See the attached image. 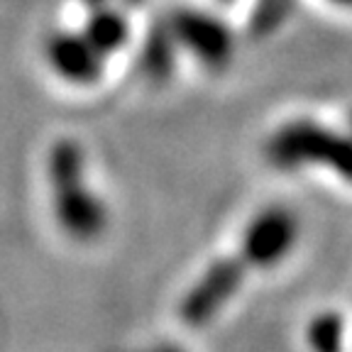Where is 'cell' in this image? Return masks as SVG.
I'll return each mask as SVG.
<instances>
[{
	"label": "cell",
	"mask_w": 352,
	"mask_h": 352,
	"mask_svg": "<svg viewBox=\"0 0 352 352\" xmlns=\"http://www.w3.org/2000/svg\"><path fill=\"white\" fill-rule=\"evenodd\" d=\"M330 6H338V8H345V10H352V0H328Z\"/></svg>",
	"instance_id": "12"
},
{
	"label": "cell",
	"mask_w": 352,
	"mask_h": 352,
	"mask_svg": "<svg viewBox=\"0 0 352 352\" xmlns=\"http://www.w3.org/2000/svg\"><path fill=\"white\" fill-rule=\"evenodd\" d=\"M301 226L294 210L286 206H267L250 218L242 230L240 257L250 270H272L284 262L296 248Z\"/></svg>",
	"instance_id": "4"
},
{
	"label": "cell",
	"mask_w": 352,
	"mask_h": 352,
	"mask_svg": "<svg viewBox=\"0 0 352 352\" xmlns=\"http://www.w3.org/2000/svg\"><path fill=\"white\" fill-rule=\"evenodd\" d=\"M248 270L250 267L240 254L215 259L179 303V316L184 323L191 328L208 325L242 289Z\"/></svg>",
	"instance_id": "5"
},
{
	"label": "cell",
	"mask_w": 352,
	"mask_h": 352,
	"mask_svg": "<svg viewBox=\"0 0 352 352\" xmlns=\"http://www.w3.org/2000/svg\"><path fill=\"white\" fill-rule=\"evenodd\" d=\"M292 10L294 0H257L250 15V34L259 39L272 34L284 25Z\"/></svg>",
	"instance_id": "10"
},
{
	"label": "cell",
	"mask_w": 352,
	"mask_h": 352,
	"mask_svg": "<svg viewBox=\"0 0 352 352\" xmlns=\"http://www.w3.org/2000/svg\"><path fill=\"white\" fill-rule=\"evenodd\" d=\"M176 47L208 72H223L235 56V34L218 15L201 8H179L166 20Z\"/></svg>",
	"instance_id": "3"
},
{
	"label": "cell",
	"mask_w": 352,
	"mask_h": 352,
	"mask_svg": "<svg viewBox=\"0 0 352 352\" xmlns=\"http://www.w3.org/2000/svg\"><path fill=\"white\" fill-rule=\"evenodd\" d=\"M113 0H81V6L86 8V12H91V10H98V8H103V6H110Z\"/></svg>",
	"instance_id": "11"
},
{
	"label": "cell",
	"mask_w": 352,
	"mask_h": 352,
	"mask_svg": "<svg viewBox=\"0 0 352 352\" xmlns=\"http://www.w3.org/2000/svg\"><path fill=\"white\" fill-rule=\"evenodd\" d=\"M47 182L56 226L74 242H96L108 228V206L86 182V154L72 138L56 140L47 154Z\"/></svg>",
	"instance_id": "1"
},
{
	"label": "cell",
	"mask_w": 352,
	"mask_h": 352,
	"mask_svg": "<svg viewBox=\"0 0 352 352\" xmlns=\"http://www.w3.org/2000/svg\"><path fill=\"white\" fill-rule=\"evenodd\" d=\"M152 352H184L182 347H176V345H160V347H154Z\"/></svg>",
	"instance_id": "13"
},
{
	"label": "cell",
	"mask_w": 352,
	"mask_h": 352,
	"mask_svg": "<svg viewBox=\"0 0 352 352\" xmlns=\"http://www.w3.org/2000/svg\"><path fill=\"white\" fill-rule=\"evenodd\" d=\"M81 32L105 59L122 52L132 39L130 20H127L125 12L113 6H103L98 10L88 12Z\"/></svg>",
	"instance_id": "7"
},
{
	"label": "cell",
	"mask_w": 352,
	"mask_h": 352,
	"mask_svg": "<svg viewBox=\"0 0 352 352\" xmlns=\"http://www.w3.org/2000/svg\"><path fill=\"white\" fill-rule=\"evenodd\" d=\"M264 152L270 164L281 171L318 166L352 184V120L350 132H340L318 120L296 118L272 132Z\"/></svg>",
	"instance_id": "2"
},
{
	"label": "cell",
	"mask_w": 352,
	"mask_h": 352,
	"mask_svg": "<svg viewBox=\"0 0 352 352\" xmlns=\"http://www.w3.org/2000/svg\"><path fill=\"white\" fill-rule=\"evenodd\" d=\"M44 59L59 81L76 88H88L103 78L105 56L88 42L81 30L52 32L44 44Z\"/></svg>",
	"instance_id": "6"
},
{
	"label": "cell",
	"mask_w": 352,
	"mask_h": 352,
	"mask_svg": "<svg viewBox=\"0 0 352 352\" xmlns=\"http://www.w3.org/2000/svg\"><path fill=\"white\" fill-rule=\"evenodd\" d=\"M347 325L338 311H323L306 325V345L311 352H342Z\"/></svg>",
	"instance_id": "9"
},
{
	"label": "cell",
	"mask_w": 352,
	"mask_h": 352,
	"mask_svg": "<svg viewBox=\"0 0 352 352\" xmlns=\"http://www.w3.org/2000/svg\"><path fill=\"white\" fill-rule=\"evenodd\" d=\"M220 3H232V0H220Z\"/></svg>",
	"instance_id": "15"
},
{
	"label": "cell",
	"mask_w": 352,
	"mask_h": 352,
	"mask_svg": "<svg viewBox=\"0 0 352 352\" xmlns=\"http://www.w3.org/2000/svg\"><path fill=\"white\" fill-rule=\"evenodd\" d=\"M176 47L171 30L166 25V20H162L160 25H154L147 32L142 44V54H140V69L152 83L169 81L176 66Z\"/></svg>",
	"instance_id": "8"
},
{
	"label": "cell",
	"mask_w": 352,
	"mask_h": 352,
	"mask_svg": "<svg viewBox=\"0 0 352 352\" xmlns=\"http://www.w3.org/2000/svg\"><path fill=\"white\" fill-rule=\"evenodd\" d=\"M122 3H125L127 8H140L144 3V0H122Z\"/></svg>",
	"instance_id": "14"
}]
</instances>
